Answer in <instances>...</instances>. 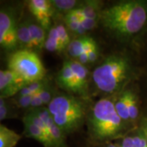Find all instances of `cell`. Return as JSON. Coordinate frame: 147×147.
<instances>
[{
  "instance_id": "obj_33",
  "label": "cell",
  "mask_w": 147,
  "mask_h": 147,
  "mask_svg": "<svg viewBox=\"0 0 147 147\" xmlns=\"http://www.w3.org/2000/svg\"><path fill=\"white\" fill-rule=\"evenodd\" d=\"M103 147H123L121 146L119 142H108V143H105L104 144V146Z\"/></svg>"
},
{
  "instance_id": "obj_27",
  "label": "cell",
  "mask_w": 147,
  "mask_h": 147,
  "mask_svg": "<svg viewBox=\"0 0 147 147\" xmlns=\"http://www.w3.org/2000/svg\"><path fill=\"white\" fill-rule=\"evenodd\" d=\"M33 96H16L13 101L18 108L30 110Z\"/></svg>"
},
{
  "instance_id": "obj_17",
  "label": "cell",
  "mask_w": 147,
  "mask_h": 147,
  "mask_svg": "<svg viewBox=\"0 0 147 147\" xmlns=\"http://www.w3.org/2000/svg\"><path fill=\"white\" fill-rule=\"evenodd\" d=\"M118 142L123 147H147L146 141L139 128L137 131L127 133Z\"/></svg>"
},
{
  "instance_id": "obj_8",
  "label": "cell",
  "mask_w": 147,
  "mask_h": 147,
  "mask_svg": "<svg viewBox=\"0 0 147 147\" xmlns=\"http://www.w3.org/2000/svg\"><path fill=\"white\" fill-rule=\"evenodd\" d=\"M33 111L36 115H38L47 127L48 136L53 143V147H66L65 142V134L62 130L58 127V125L53 120L47 106H42L36 110H30Z\"/></svg>"
},
{
  "instance_id": "obj_31",
  "label": "cell",
  "mask_w": 147,
  "mask_h": 147,
  "mask_svg": "<svg viewBox=\"0 0 147 147\" xmlns=\"http://www.w3.org/2000/svg\"><path fill=\"white\" fill-rule=\"evenodd\" d=\"M87 54H88V57L89 64L94 63L99 57V48H98L97 44L92 47L88 53H87Z\"/></svg>"
},
{
  "instance_id": "obj_9",
  "label": "cell",
  "mask_w": 147,
  "mask_h": 147,
  "mask_svg": "<svg viewBox=\"0 0 147 147\" xmlns=\"http://www.w3.org/2000/svg\"><path fill=\"white\" fill-rule=\"evenodd\" d=\"M28 7L33 16L36 18L44 30L51 29V19L53 14V7L48 0H30L28 2Z\"/></svg>"
},
{
  "instance_id": "obj_2",
  "label": "cell",
  "mask_w": 147,
  "mask_h": 147,
  "mask_svg": "<svg viewBox=\"0 0 147 147\" xmlns=\"http://www.w3.org/2000/svg\"><path fill=\"white\" fill-rule=\"evenodd\" d=\"M88 131L95 143L105 144L124 137L127 123L117 113L114 100L103 97L92 107L88 119Z\"/></svg>"
},
{
  "instance_id": "obj_12",
  "label": "cell",
  "mask_w": 147,
  "mask_h": 147,
  "mask_svg": "<svg viewBox=\"0 0 147 147\" xmlns=\"http://www.w3.org/2000/svg\"><path fill=\"white\" fill-rule=\"evenodd\" d=\"M22 121L24 124V128H25L24 133L26 137L34 139L35 141L42 144L44 147H53V143L50 141L47 134L37 126L36 124H34L29 118V116H24Z\"/></svg>"
},
{
  "instance_id": "obj_20",
  "label": "cell",
  "mask_w": 147,
  "mask_h": 147,
  "mask_svg": "<svg viewBox=\"0 0 147 147\" xmlns=\"http://www.w3.org/2000/svg\"><path fill=\"white\" fill-rule=\"evenodd\" d=\"M64 21L67 30L73 32L74 34H76L81 36L86 34V31L84 30V29L81 25L79 16L74 11H69L64 16Z\"/></svg>"
},
{
  "instance_id": "obj_23",
  "label": "cell",
  "mask_w": 147,
  "mask_h": 147,
  "mask_svg": "<svg viewBox=\"0 0 147 147\" xmlns=\"http://www.w3.org/2000/svg\"><path fill=\"white\" fill-rule=\"evenodd\" d=\"M47 84H49V82L46 79L34 82L26 85L16 96H34L43 89Z\"/></svg>"
},
{
  "instance_id": "obj_21",
  "label": "cell",
  "mask_w": 147,
  "mask_h": 147,
  "mask_svg": "<svg viewBox=\"0 0 147 147\" xmlns=\"http://www.w3.org/2000/svg\"><path fill=\"white\" fill-rule=\"evenodd\" d=\"M44 47L47 51L51 52V53H61L64 51L63 47L60 42L57 30L55 25L51 27V29L49 30Z\"/></svg>"
},
{
  "instance_id": "obj_5",
  "label": "cell",
  "mask_w": 147,
  "mask_h": 147,
  "mask_svg": "<svg viewBox=\"0 0 147 147\" xmlns=\"http://www.w3.org/2000/svg\"><path fill=\"white\" fill-rule=\"evenodd\" d=\"M7 69L20 76L27 84L45 79L46 69L34 52L26 49L16 50L7 60Z\"/></svg>"
},
{
  "instance_id": "obj_14",
  "label": "cell",
  "mask_w": 147,
  "mask_h": 147,
  "mask_svg": "<svg viewBox=\"0 0 147 147\" xmlns=\"http://www.w3.org/2000/svg\"><path fill=\"white\" fill-rule=\"evenodd\" d=\"M100 3L96 1H87L80 3V5L74 9V11L80 17L88 18L91 20L100 21V16L101 12Z\"/></svg>"
},
{
  "instance_id": "obj_22",
  "label": "cell",
  "mask_w": 147,
  "mask_h": 147,
  "mask_svg": "<svg viewBox=\"0 0 147 147\" xmlns=\"http://www.w3.org/2000/svg\"><path fill=\"white\" fill-rule=\"evenodd\" d=\"M51 3L54 10L65 12V15L80 5L79 2L76 0H52Z\"/></svg>"
},
{
  "instance_id": "obj_10",
  "label": "cell",
  "mask_w": 147,
  "mask_h": 147,
  "mask_svg": "<svg viewBox=\"0 0 147 147\" xmlns=\"http://www.w3.org/2000/svg\"><path fill=\"white\" fill-rule=\"evenodd\" d=\"M69 61L74 75V94L84 96L88 87V69L77 60L69 59Z\"/></svg>"
},
{
  "instance_id": "obj_18",
  "label": "cell",
  "mask_w": 147,
  "mask_h": 147,
  "mask_svg": "<svg viewBox=\"0 0 147 147\" xmlns=\"http://www.w3.org/2000/svg\"><path fill=\"white\" fill-rule=\"evenodd\" d=\"M21 136L5 125H0V147H15Z\"/></svg>"
},
{
  "instance_id": "obj_28",
  "label": "cell",
  "mask_w": 147,
  "mask_h": 147,
  "mask_svg": "<svg viewBox=\"0 0 147 147\" xmlns=\"http://www.w3.org/2000/svg\"><path fill=\"white\" fill-rule=\"evenodd\" d=\"M9 116H10L9 105L5 98L0 97V120H5L6 119L9 118Z\"/></svg>"
},
{
  "instance_id": "obj_6",
  "label": "cell",
  "mask_w": 147,
  "mask_h": 147,
  "mask_svg": "<svg viewBox=\"0 0 147 147\" xmlns=\"http://www.w3.org/2000/svg\"><path fill=\"white\" fill-rule=\"evenodd\" d=\"M0 44L7 50H14L18 46L17 26L14 16L3 9L0 11Z\"/></svg>"
},
{
  "instance_id": "obj_15",
  "label": "cell",
  "mask_w": 147,
  "mask_h": 147,
  "mask_svg": "<svg viewBox=\"0 0 147 147\" xmlns=\"http://www.w3.org/2000/svg\"><path fill=\"white\" fill-rule=\"evenodd\" d=\"M129 91L126 89L123 91L114 99V103L115 106L116 111L120 116V118L124 121L126 123H130L129 114H128V96H129Z\"/></svg>"
},
{
  "instance_id": "obj_16",
  "label": "cell",
  "mask_w": 147,
  "mask_h": 147,
  "mask_svg": "<svg viewBox=\"0 0 147 147\" xmlns=\"http://www.w3.org/2000/svg\"><path fill=\"white\" fill-rule=\"evenodd\" d=\"M17 39L18 45H20L22 49L32 51L34 48L31 33L27 21L21 22L17 26Z\"/></svg>"
},
{
  "instance_id": "obj_32",
  "label": "cell",
  "mask_w": 147,
  "mask_h": 147,
  "mask_svg": "<svg viewBox=\"0 0 147 147\" xmlns=\"http://www.w3.org/2000/svg\"><path fill=\"white\" fill-rule=\"evenodd\" d=\"M139 129L142 132V134H143L147 143V117H145L142 120Z\"/></svg>"
},
{
  "instance_id": "obj_19",
  "label": "cell",
  "mask_w": 147,
  "mask_h": 147,
  "mask_svg": "<svg viewBox=\"0 0 147 147\" xmlns=\"http://www.w3.org/2000/svg\"><path fill=\"white\" fill-rule=\"evenodd\" d=\"M27 23L31 33L34 49L41 50L42 47H44L47 39L45 30L39 24L34 23L33 21H27Z\"/></svg>"
},
{
  "instance_id": "obj_4",
  "label": "cell",
  "mask_w": 147,
  "mask_h": 147,
  "mask_svg": "<svg viewBox=\"0 0 147 147\" xmlns=\"http://www.w3.org/2000/svg\"><path fill=\"white\" fill-rule=\"evenodd\" d=\"M47 107L53 120L65 135L77 131L87 116L85 102L73 95H56Z\"/></svg>"
},
{
  "instance_id": "obj_29",
  "label": "cell",
  "mask_w": 147,
  "mask_h": 147,
  "mask_svg": "<svg viewBox=\"0 0 147 147\" xmlns=\"http://www.w3.org/2000/svg\"><path fill=\"white\" fill-rule=\"evenodd\" d=\"M80 22H81V25H82V26L84 29V30L86 32H88L94 30L95 28L97 26V23L99 21L82 17L81 20H80Z\"/></svg>"
},
{
  "instance_id": "obj_7",
  "label": "cell",
  "mask_w": 147,
  "mask_h": 147,
  "mask_svg": "<svg viewBox=\"0 0 147 147\" xmlns=\"http://www.w3.org/2000/svg\"><path fill=\"white\" fill-rule=\"evenodd\" d=\"M26 85L20 76L9 69L0 70V97L9 98L16 96Z\"/></svg>"
},
{
  "instance_id": "obj_3",
  "label": "cell",
  "mask_w": 147,
  "mask_h": 147,
  "mask_svg": "<svg viewBox=\"0 0 147 147\" xmlns=\"http://www.w3.org/2000/svg\"><path fill=\"white\" fill-rule=\"evenodd\" d=\"M133 76L131 61L124 55H111L94 69L92 80L96 88L107 95L119 94Z\"/></svg>"
},
{
  "instance_id": "obj_24",
  "label": "cell",
  "mask_w": 147,
  "mask_h": 147,
  "mask_svg": "<svg viewBox=\"0 0 147 147\" xmlns=\"http://www.w3.org/2000/svg\"><path fill=\"white\" fill-rule=\"evenodd\" d=\"M128 114L130 123H135L139 117V106H138V99L137 95L131 90L129 91L128 96Z\"/></svg>"
},
{
  "instance_id": "obj_11",
  "label": "cell",
  "mask_w": 147,
  "mask_h": 147,
  "mask_svg": "<svg viewBox=\"0 0 147 147\" xmlns=\"http://www.w3.org/2000/svg\"><path fill=\"white\" fill-rule=\"evenodd\" d=\"M96 44V42L92 38L88 36H81L78 38L71 40L66 50L70 57V59L77 60L82 54L88 53Z\"/></svg>"
},
{
  "instance_id": "obj_26",
  "label": "cell",
  "mask_w": 147,
  "mask_h": 147,
  "mask_svg": "<svg viewBox=\"0 0 147 147\" xmlns=\"http://www.w3.org/2000/svg\"><path fill=\"white\" fill-rule=\"evenodd\" d=\"M38 94L40 96L41 99L42 100V102H43V105L44 106L45 105H48L50 104V102L52 101L54 96H56L55 92H54V89L53 88V87L50 85V84H47V86L43 88L42 90H41Z\"/></svg>"
},
{
  "instance_id": "obj_30",
  "label": "cell",
  "mask_w": 147,
  "mask_h": 147,
  "mask_svg": "<svg viewBox=\"0 0 147 147\" xmlns=\"http://www.w3.org/2000/svg\"><path fill=\"white\" fill-rule=\"evenodd\" d=\"M42 106H44L43 102H42V100L41 99L39 94L37 93V94L34 95V96H33L31 105H30V108L29 111H30V110H36V109H38V108H41Z\"/></svg>"
},
{
  "instance_id": "obj_25",
  "label": "cell",
  "mask_w": 147,
  "mask_h": 147,
  "mask_svg": "<svg viewBox=\"0 0 147 147\" xmlns=\"http://www.w3.org/2000/svg\"><path fill=\"white\" fill-rule=\"evenodd\" d=\"M55 26H56L57 30L58 37H59L61 44L65 50L68 47L69 44L71 42L69 35L68 30H67L66 26L62 25V24H57V25H55Z\"/></svg>"
},
{
  "instance_id": "obj_1",
  "label": "cell",
  "mask_w": 147,
  "mask_h": 147,
  "mask_svg": "<svg viewBox=\"0 0 147 147\" xmlns=\"http://www.w3.org/2000/svg\"><path fill=\"white\" fill-rule=\"evenodd\" d=\"M100 21L110 31L123 36H133L147 24V3L123 1L102 9Z\"/></svg>"
},
{
  "instance_id": "obj_13",
  "label": "cell",
  "mask_w": 147,
  "mask_h": 147,
  "mask_svg": "<svg viewBox=\"0 0 147 147\" xmlns=\"http://www.w3.org/2000/svg\"><path fill=\"white\" fill-rule=\"evenodd\" d=\"M57 83L61 88L74 94V75L69 59L63 62L57 75Z\"/></svg>"
}]
</instances>
